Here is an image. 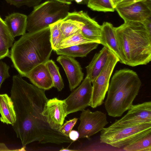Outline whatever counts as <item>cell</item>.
<instances>
[{
  "mask_svg": "<svg viewBox=\"0 0 151 151\" xmlns=\"http://www.w3.org/2000/svg\"><path fill=\"white\" fill-rule=\"evenodd\" d=\"M0 35L6 43L9 48L13 45L14 38L12 36L4 21L0 17Z\"/></svg>",
  "mask_w": 151,
  "mask_h": 151,
  "instance_id": "obj_27",
  "label": "cell"
},
{
  "mask_svg": "<svg viewBox=\"0 0 151 151\" xmlns=\"http://www.w3.org/2000/svg\"><path fill=\"white\" fill-rule=\"evenodd\" d=\"M91 42H96L85 37L80 30L63 40L58 48Z\"/></svg>",
  "mask_w": 151,
  "mask_h": 151,
  "instance_id": "obj_23",
  "label": "cell"
},
{
  "mask_svg": "<svg viewBox=\"0 0 151 151\" xmlns=\"http://www.w3.org/2000/svg\"><path fill=\"white\" fill-rule=\"evenodd\" d=\"M91 83L86 76L79 86L64 99L68 114L82 111L89 106L92 91Z\"/></svg>",
  "mask_w": 151,
  "mask_h": 151,
  "instance_id": "obj_10",
  "label": "cell"
},
{
  "mask_svg": "<svg viewBox=\"0 0 151 151\" xmlns=\"http://www.w3.org/2000/svg\"><path fill=\"white\" fill-rule=\"evenodd\" d=\"M79 133L78 131L75 130H71L70 132L69 137L70 139L73 141L77 140L79 138Z\"/></svg>",
  "mask_w": 151,
  "mask_h": 151,
  "instance_id": "obj_32",
  "label": "cell"
},
{
  "mask_svg": "<svg viewBox=\"0 0 151 151\" xmlns=\"http://www.w3.org/2000/svg\"><path fill=\"white\" fill-rule=\"evenodd\" d=\"M52 50L49 26L22 35L12 46L9 57L19 74L26 77L35 67L49 60Z\"/></svg>",
  "mask_w": 151,
  "mask_h": 151,
  "instance_id": "obj_2",
  "label": "cell"
},
{
  "mask_svg": "<svg viewBox=\"0 0 151 151\" xmlns=\"http://www.w3.org/2000/svg\"><path fill=\"white\" fill-rule=\"evenodd\" d=\"M97 42H91L59 48L55 51L59 55L71 57H84L91 51L96 49L99 45Z\"/></svg>",
  "mask_w": 151,
  "mask_h": 151,
  "instance_id": "obj_20",
  "label": "cell"
},
{
  "mask_svg": "<svg viewBox=\"0 0 151 151\" xmlns=\"http://www.w3.org/2000/svg\"><path fill=\"white\" fill-rule=\"evenodd\" d=\"M57 61L64 69L68 80L70 90L72 91L83 79L84 74L80 64L72 57L63 55L58 56Z\"/></svg>",
  "mask_w": 151,
  "mask_h": 151,
  "instance_id": "obj_14",
  "label": "cell"
},
{
  "mask_svg": "<svg viewBox=\"0 0 151 151\" xmlns=\"http://www.w3.org/2000/svg\"><path fill=\"white\" fill-rule=\"evenodd\" d=\"M53 85V87L61 91L64 87L63 80L59 71L58 67L52 60H49L46 62Z\"/></svg>",
  "mask_w": 151,
  "mask_h": 151,
  "instance_id": "obj_22",
  "label": "cell"
},
{
  "mask_svg": "<svg viewBox=\"0 0 151 151\" xmlns=\"http://www.w3.org/2000/svg\"><path fill=\"white\" fill-rule=\"evenodd\" d=\"M0 120L4 124L12 126L16 120L13 102L6 93L0 94Z\"/></svg>",
  "mask_w": 151,
  "mask_h": 151,
  "instance_id": "obj_19",
  "label": "cell"
},
{
  "mask_svg": "<svg viewBox=\"0 0 151 151\" xmlns=\"http://www.w3.org/2000/svg\"><path fill=\"white\" fill-rule=\"evenodd\" d=\"M70 5L55 0L45 1L34 7L27 18L26 30L37 31L63 20L69 12Z\"/></svg>",
  "mask_w": 151,
  "mask_h": 151,
  "instance_id": "obj_6",
  "label": "cell"
},
{
  "mask_svg": "<svg viewBox=\"0 0 151 151\" xmlns=\"http://www.w3.org/2000/svg\"><path fill=\"white\" fill-rule=\"evenodd\" d=\"M78 127L79 138H89L101 131L108 122L106 114L101 111L92 112L88 109L82 111Z\"/></svg>",
  "mask_w": 151,
  "mask_h": 151,
  "instance_id": "obj_9",
  "label": "cell"
},
{
  "mask_svg": "<svg viewBox=\"0 0 151 151\" xmlns=\"http://www.w3.org/2000/svg\"><path fill=\"white\" fill-rule=\"evenodd\" d=\"M126 114L116 121L119 124L129 125L143 123H151V102L132 104Z\"/></svg>",
  "mask_w": 151,
  "mask_h": 151,
  "instance_id": "obj_13",
  "label": "cell"
},
{
  "mask_svg": "<svg viewBox=\"0 0 151 151\" xmlns=\"http://www.w3.org/2000/svg\"><path fill=\"white\" fill-rule=\"evenodd\" d=\"M66 108L64 100L54 98L47 101L42 114L52 129L58 130L63 125L68 115Z\"/></svg>",
  "mask_w": 151,
  "mask_h": 151,
  "instance_id": "obj_12",
  "label": "cell"
},
{
  "mask_svg": "<svg viewBox=\"0 0 151 151\" xmlns=\"http://www.w3.org/2000/svg\"><path fill=\"white\" fill-rule=\"evenodd\" d=\"M115 30L125 65L134 67L150 61L151 35L142 22H125Z\"/></svg>",
  "mask_w": 151,
  "mask_h": 151,
  "instance_id": "obj_3",
  "label": "cell"
},
{
  "mask_svg": "<svg viewBox=\"0 0 151 151\" xmlns=\"http://www.w3.org/2000/svg\"><path fill=\"white\" fill-rule=\"evenodd\" d=\"M26 77L34 85L42 90H48L53 87L52 78L45 63L35 67Z\"/></svg>",
  "mask_w": 151,
  "mask_h": 151,
  "instance_id": "obj_16",
  "label": "cell"
},
{
  "mask_svg": "<svg viewBox=\"0 0 151 151\" xmlns=\"http://www.w3.org/2000/svg\"><path fill=\"white\" fill-rule=\"evenodd\" d=\"M10 151L13 150L9 149L5 144L3 143H0V151Z\"/></svg>",
  "mask_w": 151,
  "mask_h": 151,
  "instance_id": "obj_34",
  "label": "cell"
},
{
  "mask_svg": "<svg viewBox=\"0 0 151 151\" xmlns=\"http://www.w3.org/2000/svg\"><path fill=\"white\" fill-rule=\"evenodd\" d=\"M87 0V1H88V0Z\"/></svg>",
  "mask_w": 151,
  "mask_h": 151,
  "instance_id": "obj_40",
  "label": "cell"
},
{
  "mask_svg": "<svg viewBox=\"0 0 151 151\" xmlns=\"http://www.w3.org/2000/svg\"><path fill=\"white\" fill-rule=\"evenodd\" d=\"M111 51L104 47L94 55L91 61L86 67L87 75L91 82L104 68L109 59Z\"/></svg>",
  "mask_w": 151,
  "mask_h": 151,
  "instance_id": "obj_17",
  "label": "cell"
},
{
  "mask_svg": "<svg viewBox=\"0 0 151 151\" xmlns=\"http://www.w3.org/2000/svg\"><path fill=\"white\" fill-rule=\"evenodd\" d=\"M27 18L26 15L19 13H14L6 17L4 22L14 38L26 33Z\"/></svg>",
  "mask_w": 151,
  "mask_h": 151,
  "instance_id": "obj_18",
  "label": "cell"
},
{
  "mask_svg": "<svg viewBox=\"0 0 151 151\" xmlns=\"http://www.w3.org/2000/svg\"><path fill=\"white\" fill-rule=\"evenodd\" d=\"M60 21L50 25V41L53 50L58 49L63 40L62 34L60 28Z\"/></svg>",
  "mask_w": 151,
  "mask_h": 151,
  "instance_id": "obj_25",
  "label": "cell"
},
{
  "mask_svg": "<svg viewBox=\"0 0 151 151\" xmlns=\"http://www.w3.org/2000/svg\"><path fill=\"white\" fill-rule=\"evenodd\" d=\"M9 48L2 36L0 35V60L6 57H9Z\"/></svg>",
  "mask_w": 151,
  "mask_h": 151,
  "instance_id": "obj_31",
  "label": "cell"
},
{
  "mask_svg": "<svg viewBox=\"0 0 151 151\" xmlns=\"http://www.w3.org/2000/svg\"><path fill=\"white\" fill-rule=\"evenodd\" d=\"M9 66L5 62L0 61V89L3 82L10 76L9 73Z\"/></svg>",
  "mask_w": 151,
  "mask_h": 151,
  "instance_id": "obj_30",
  "label": "cell"
},
{
  "mask_svg": "<svg viewBox=\"0 0 151 151\" xmlns=\"http://www.w3.org/2000/svg\"><path fill=\"white\" fill-rule=\"evenodd\" d=\"M115 9L124 22H142L151 17V0H123L116 5Z\"/></svg>",
  "mask_w": 151,
  "mask_h": 151,
  "instance_id": "obj_8",
  "label": "cell"
},
{
  "mask_svg": "<svg viewBox=\"0 0 151 151\" xmlns=\"http://www.w3.org/2000/svg\"><path fill=\"white\" fill-rule=\"evenodd\" d=\"M10 93L16 116L12 127L23 146L35 141L57 144L73 142L52 129L42 115L48 100L45 90L28 83L19 74L13 76Z\"/></svg>",
  "mask_w": 151,
  "mask_h": 151,
  "instance_id": "obj_1",
  "label": "cell"
},
{
  "mask_svg": "<svg viewBox=\"0 0 151 151\" xmlns=\"http://www.w3.org/2000/svg\"><path fill=\"white\" fill-rule=\"evenodd\" d=\"M118 62V58L111 51L105 67L100 73L91 82L92 91L89 106L94 108L101 105L107 92L110 79L114 68Z\"/></svg>",
  "mask_w": 151,
  "mask_h": 151,
  "instance_id": "obj_7",
  "label": "cell"
},
{
  "mask_svg": "<svg viewBox=\"0 0 151 151\" xmlns=\"http://www.w3.org/2000/svg\"><path fill=\"white\" fill-rule=\"evenodd\" d=\"M142 82L137 73L128 69L116 70L109 84L104 102L108 115L120 117L132 104Z\"/></svg>",
  "mask_w": 151,
  "mask_h": 151,
  "instance_id": "obj_4",
  "label": "cell"
},
{
  "mask_svg": "<svg viewBox=\"0 0 151 151\" xmlns=\"http://www.w3.org/2000/svg\"><path fill=\"white\" fill-rule=\"evenodd\" d=\"M151 132V123L124 125L115 122L101 132V143L113 147H124Z\"/></svg>",
  "mask_w": 151,
  "mask_h": 151,
  "instance_id": "obj_5",
  "label": "cell"
},
{
  "mask_svg": "<svg viewBox=\"0 0 151 151\" xmlns=\"http://www.w3.org/2000/svg\"><path fill=\"white\" fill-rule=\"evenodd\" d=\"M100 43L111 51L118 58L119 62L125 64L120 50L115 32V27L108 22L101 25Z\"/></svg>",
  "mask_w": 151,
  "mask_h": 151,
  "instance_id": "obj_15",
  "label": "cell"
},
{
  "mask_svg": "<svg viewBox=\"0 0 151 151\" xmlns=\"http://www.w3.org/2000/svg\"><path fill=\"white\" fill-rule=\"evenodd\" d=\"M63 19H69L77 22L81 32L85 37L100 44L101 25L90 17L87 12L82 11L69 12Z\"/></svg>",
  "mask_w": 151,
  "mask_h": 151,
  "instance_id": "obj_11",
  "label": "cell"
},
{
  "mask_svg": "<svg viewBox=\"0 0 151 151\" xmlns=\"http://www.w3.org/2000/svg\"><path fill=\"white\" fill-rule=\"evenodd\" d=\"M151 17L145 20L142 23L149 33L151 35Z\"/></svg>",
  "mask_w": 151,
  "mask_h": 151,
  "instance_id": "obj_33",
  "label": "cell"
},
{
  "mask_svg": "<svg viewBox=\"0 0 151 151\" xmlns=\"http://www.w3.org/2000/svg\"><path fill=\"white\" fill-rule=\"evenodd\" d=\"M87 6L93 10L98 12H113L115 9L111 0H88Z\"/></svg>",
  "mask_w": 151,
  "mask_h": 151,
  "instance_id": "obj_24",
  "label": "cell"
},
{
  "mask_svg": "<svg viewBox=\"0 0 151 151\" xmlns=\"http://www.w3.org/2000/svg\"><path fill=\"white\" fill-rule=\"evenodd\" d=\"M43 0H5L7 3L17 7L26 5L29 7H34L40 4Z\"/></svg>",
  "mask_w": 151,
  "mask_h": 151,
  "instance_id": "obj_28",
  "label": "cell"
},
{
  "mask_svg": "<svg viewBox=\"0 0 151 151\" xmlns=\"http://www.w3.org/2000/svg\"><path fill=\"white\" fill-rule=\"evenodd\" d=\"M60 28L63 40L80 30L77 23L74 21L69 19L60 21Z\"/></svg>",
  "mask_w": 151,
  "mask_h": 151,
  "instance_id": "obj_26",
  "label": "cell"
},
{
  "mask_svg": "<svg viewBox=\"0 0 151 151\" xmlns=\"http://www.w3.org/2000/svg\"><path fill=\"white\" fill-rule=\"evenodd\" d=\"M111 0L112 1L113 3V1H114V0Z\"/></svg>",
  "mask_w": 151,
  "mask_h": 151,
  "instance_id": "obj_39",
  "label": "cell"
},
{
  "mask_svg": "<svg viewBox=\"0 0 151 151\" xmlns=\"http://www.w3.org/2000/svg\"><path fill=\"white\" fill-rule=\"evenodd\" d=\"M123 0H114L113 2V4L114 6V7L116 4Z\"/></svg>",
  "mask_w": 151,
  "mask_h": 151,
  "instance_id": "obj_37",
  "label": "cell"
},
{
  "mask_svg": "<svg viewBox=\"0 0 151 151\" xmlns=\"http://www.w3.org/2000/svg\"><path fill=\"white\" fill-rule=\"evenodd\" d=\"M126 151H151V132L123 147Z\"/></svg>",
  "mask_w": 151,
  "mask_h": 151,
  "instance_id": "obj_21",
  "label": "cell"
},
{
  "mask_svg": "<svg viewBox=\"0 0 151 151\" xmlns=\"http://www.w3.org/2000/svg\"><path fill=\"white\" fill-rule=\"evenodd\" d=\"M76 150H73L69 149L68 148V147L66 148H64L63 147L61 149H60V151H76Z\"/></svg>",
  "mask_w": 151,
  "mask_h": 151,
  "instance_id": "obj_36",
  "label": "cell"
},
{
  "mask_svg": "<svg viewBox=\"0 0 151 151\" xmlns=\"http://www.w3.org/2000/svg\"><path fill=\"white\" fill-rule=\"evenodd\" d=\"M70 5L74 0H55Z\"/></svg>",
  "mask_w": 151,
  "mask_h": 151,
  "instance_id": "obj_35",
  "label": "cell"
},
{
  "mask_svg": "<svg viewBox=\"0 0 151 151\" xmlns=\"http://www.w3.org/2000/svg\"><path fill=\"white\" fill-rule=\"evenodd\" d=\"M78 118H75L66 121L58 130L63 135L69 137V134L78 120Z\"/></svg>",
  "mask_w": 151,
  "mask_h": 151,
  "instance_id": "obj_29",
  "label": "cell"
},
{
  "mask_svg": "<svg viewBox=\"0 0 151 151\" xmlns=\"http://www.w3.org/2000/svg\"><path fill=\"white\" fill-rule=\"evenodd\" d=\"M84 0H74L78 3H80Z\"/></svg>",
  "mask_w": 151,
  "mask_h": 151,
  "instance_id": "obj_38",
  "label": "cell"
}]
</instances>
